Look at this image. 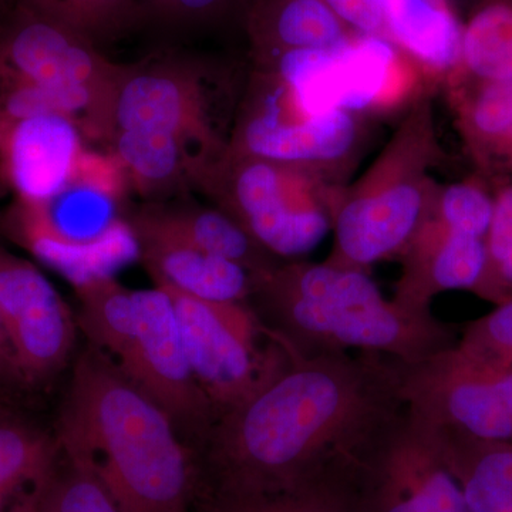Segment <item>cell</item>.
Masks as SVG:
<instances>
[{
    "instance_id": "cell-1",
    "label": "cell",
    "mask_w": 512,
    "mask_h": 512,
    "mask_svg": "<svg viewBox=\"0 0 512 512\" xmlns=\"http://www.w3.org/2000/svg\"><path fill=\"white\" fill-rule=\"evenodd\" d=\"M402 363L375 352H292L278 376L215 420L202 488L274 491L345 478L404 410Z\"/></svg>"
},
{
    "instance_id": "cell-2",
    "label": "cell",
    "mask_w": 512,
    "mask_h": 512,
    "mask_svg": "<svg viewBox=\"0 0 512 512\" xmlns=\"http://www.w3.org/2000/svg\"><path fill=\"white\" fill-rule=\"evenodd\" d=\"M56 436L64 456L99 478L123 512H188L200 497L201 457L92 345L74 365Z\"/></svg>"
},
{
    "instance_id": "cell-3",
    "label": "cell",
    "mask_w": 512,
    "mask_h": 512,
    "mask_svg": "<svg viewBox=\"0 0 512 512\" xmlns=\"http://www.w3.org/2000/svg\"><path fill=\"white\" fill-rule=\"evenodd\" d=\"M262 323L298 355L375 352L417 362L453 346V326L433 312L387 301L369 272L285 261L256 274L248 301Z\"/></svg>"
},
{
    "instance_id": "cell-4",
    "label": "cell",
    "mask_w": 512,
    "mask_h": 512,
    "mask_svg": "<svg viewBox=\"0 0 512 512\" xmlns=\"http://www.w3.org/2000/svg\"><path fill=\"white\" fill-rule=\"evenodd\" d=\"M73 286L90 345L170 416L183 439L204 447L215 412L192 375L170 295L158 286L134 291L111 275Z\"/></svg>"
},
{
    "instance_id": "cell-5",
    "label": "cell",
    "mask_w": 512,
    "mask_h": 512,
    "mask_svg": "<svg viewBox=\"0 0 512 512\" xmlns=\"http://www.w3.org/2000/svg\"><path fill=\"white\" fill-rule=\"evenodd\" d=\"M124 63L56 20L25 6L0 22V114H57L106 148Z\"/></svg>"
},
{
    "instance_id": "cell-6",
    "label": "cell",
    "mask_w": 512,
    "mask_h": 512,
    "mask_svg": "<svg viewBox=\"0 0 512 512\" xmlns=\"http://www.w3.org/2000/svg\"><path fill=\"white\" fill-rule=\"evenodd\" d=\"M444 161L433 96H427L400 117L365 173L342 188L326 262L369 272L399 258L429 214L439 187L433 170Z\"/></svg>"
},
{
    "instance_id": "cell-7",
    "label": "cell",
    "mask_w": 512,
    "mask_h": 512,
    "mask_svg": "<svg viewBox=\"0 0 512 512\" xmlns=\"http://www.w3.org/2000/svg\"><path fill=\"white\" fill-rule=\"evenodd\" d=\"M245 82L231 64L184 50H160L124 63L113 133L171 138L200 168L202 190L227 154Z\"/></svg>"
},
{
    "instance_id": "cell-8",
    "label": "cell",
    "mask_w": 512,
    "mask_h": 512,
    "mask_svg": "<svg viewBox=\"0 0 512 512\" xmlns=\"http://www.w3.org/2000/svg\"><path fill=\"white\" fill-rule=\"evenodd\" d=\"M130 185L109 151L87 148L63 190L42 202L13 201L5 217L9 237L76 282L111 275L137 256L128 225Z\"/></svg>"
},
{
    "instance_id": "cell-9",
    "label": "cell",
    "mask_w": 512,
    "mask_h": 512,
    "mask_svg": "<svg viewBox=\"0 0 512 512\" xmlns=\"http://www.w3.org/2000/svg\"><path fill=\"white\" fill-rule=\"evenodd\" d=\"M343 187L296 165L227 151L201 194L269 254L295 261L332 231Z\"/></svg>"
},
{
    "instance_id": "cell-10",
    "label": "cell",
    "mask_w": 512,
    "mask_h": 512,
    "mask_svg": "<svg viewBox=\"0 0 512 512\" xmlns=\"http://www.w3.org/2000/svg\"><path fill=\"white\" fill-rule=\"evenodd\" d=\"M373 124L349 111L306 109L276 74L251 66L228 153L296 165L346 185L369 146Z\"/></svg>"
},
{
    "instance_id": "cell-11",
    "label": "cell",
    "mask_w": 512,
    "mask_h": 512,
    "mask_svg": "<svg viewBox=\"0 0 512 512\" xmlns=\"http://www.w3.org/2000/svg\"><path fill=\"white\" fill-rule=\"evenodd\" d=\"M252 66L276 74L309 110L349 111L373 123L400 119L436 92L390 40L359 33L333 49L298 50Z\"/></svg>"
},
{
    "instance_id": "cell-12",
    "label": "cell",
    "mask_w": 512,
    "mask_h": 512,
    "mask_svg": "<svg viewBox=\"0 0 512 512\" xmlns=\"http://www.w3.org/2000/svg\"><path fill=\"white\" fill-rule=\"evenodd\" d=\"M161 289L174 303L192 375L215 420L254 396L291 362V350L248 302L202 301Z\"/></svg>"
},
{
    "instance_id": "cell-13",
    "label": "cell",
    "mask_w": 512,
    "mask_h": 512,
    "mask_svg": "<svg viewBox=\"0 0 512 512\" xmlns=\"http://www.w3.org/2000/svg\"><path fill=\"white\" fill-rule=\"evenodd\" d=\"M346 485L355 512H468L436 434L406 407L349 468Z\"/></svg>"
},
{
    "instance_id": "cell-14",
    "label": "cell",
    "mask_w": 512,
    "mask_h": 512,
    "mask_svg": "<svg viewBox=\"0 0 512 512\" xmlns=\"http://www.w3.org/2000/svg\"><path fill=\"white\" fill-rule=\"evenodd\" d=\"M0 320L25 389L62 372L76 345V322L33 262L0 247Z\"/></svg>"
},
{
    "instance_id": "cell-15",
    "label": "cell",
    "mask_w": 512,
    "mask_h": 512,
    "mask_svg": "<svg viewBox=\"0 0 512 512\" xmlns=\"http://www.w3.org/2000/svg\"><path fill=\"white\" fill-rule=\"evenodd\" d=\"M404 407L419 419L485 440L512 441V417L480 363L454 343L402 363Z\"/></svg>"
},
{
    "instance_id": "cell-16",
    "label": "cell",
    "mask_w": 512,
    "mask_h": 512,
    "mask_svg": "<svg viewBox=\"0 0 512 512\" xmlns=\"http://www.w3.org/2000/svg\"><path fill=\"white\" fill-rule=\"evenodd\" d=\"M89 141L73 120L57 114H0V185L13 201L42 202L63 190Z\"/></svg>"
},
{
    "instance_id": "cell-17",
    "label": "cell",
    "mask_w": 512,
    "mask_h": 512,
    "mask_svg": "<svg viewBox=\"0 0 512 512\" xmlns=\"http://www.w3.org/2000/svg\"><path fill=\"white\" fill-rule=\"evenodd\" d=\"M402 275L393 301L413 311H431L440 293L467 291L490 302L487 238L426 217L399 258Z\"/></svg>"
},
{
    "instance_id": "cell-18",
    "label": "cell",
    "mask_w": 512,
    "mask_h": 512,
    "mask_svg": "<svg viewBox=\"0 0 512 512\" xmlns=\"http://www.w3.org/2000/svg\"><path fill=\"white\" fill-rule=\"evenodd\" d=\"M128 225L136 241L137 258L158 288L202 301H248L254 289V272L156 229Z\"/></svg>"
},
{
    "instance_id": "cell-19",
    "label": "cell",
    "mask_w": 512,
    "mask_h": 512,
    "mask_svg": "<svg viewBox=\"0 0 512 512\" xmlns=\"http://www.w3.org/2000/svg\"><path fill=\"white\" fill-rule=\"evenodd\" d=\"M128 224L140 225L188 242L210 254L262 274L281 264L247 229L215 205L192 201L190 195L164 201L141 202L130 208Z\"/></svg>"
},
{
    "instance_id": "cell-20",
    "label": "cell",
    "mask_w": 512,
    "mask_h": 512,
    "mask_svg": "<svg viewBox=\"0 0 512 512\" xmlns=\"http://www.w3.org/2000/svg\"><path fill=\"white\" fill-rule=\"evenodd\" d=\"M384 36L424 74L434 90L456 74L463 23L453 0H376Z\"/></svg>"
},
{
    "instance_id": "cell-21",
    "label": "cell",
    "mask_w": 512,
    "mask_h": 512,
    "mask_svg": "<svg viewBox=\"0 0 512 512\" xmlns=\"http://www.w3.org/2000/svg\"><path fill=\"white\" fill-rule=\"evenodd\" d=\"M244 25L252 62L333 49L355 35L323 0H252Z\"/></svg>"
},
{
    "instance_id": "cell-22",
    "label": "cell",
    "mask_w": 512,
    "mask_h": 512,
    "mask_svg": "<svg viewBox=\"0 0 512 512\" xmlns=\"http://www.w3.org/2000/svg\"><path fill=\"white\" fill-rule=\"evenodd\" d=\"M427 424L460 484L468 512H512V441L478 439Z\"/></svg>"
},
{
    "instance_id": "cell-23",
    "label": "cell",
    "mask_w": 512,
    "mask_h": 512,
    "mask_svg": "<svg viewBox=\"0 0 512 512\" xmlns=\"http://www.w3.org/2000/svg\"><path fill=\"white\" fill-rule=\"evenodd\" d=\"M60 457L56 433L0 407V491L33 500Z\"/></svg>"
},
{
    "instance_id": "cell-24",
    "label": "cell",
    "mask_w": 512,
    "mask_h": 512,
    "mask_svg": "<svg viewBox=\"0 0 512 512\" xmlns=\"http://www.w3.org/2000/svg\"><path fill=\"white\" fill-rule=\"evenodd\" d=\"M453 82H512V0H481L463 23Z\"/></svg>"
},
{
    "instance_id": "cell-25",
    "label": "cell",
    "mask_w": 512,
    "mask_h": 512,
    "mask_svg": "<svg viewBox=\"0 0 512 512\" xmlns=\"http://www.w3.org/2000/svg\"><path fill=\"white\" fill-rule=\"evenodd\" d=\"M200 512H355L346 478L274 491H201Z\"/></svg>"
},
{
    "instance_id": "cell-26",
    "label": "cell",
    "mask_w": 512,
    "mask_h": 512,
    "mask_svg": "<svg viewBox=\"0 0 512 512\" xmlns=\"http://www.w3.org/2000/svg\"><path fill=\"white\" fill-rule=\"evenodd\" d=\"M18 5L62 23L100 49L141 26L137 0H19Z\"/></svg>"
},
{
    "instance_id": "cell-27",
    "label": "cell",
    "mask_w": 512,
    "mask_h": 512,
    "mask_svg": "<svg viewBox=\"0 0 512 512\" xmlns=\"http://www.w3.org/2000/svg\"><path fill=\"white\" fill-rule=\"evenodd\" d=\"M25 512H123L99 478L62 453Z\"/></svg>"
},
{
    "instance_id": "cell-28",
    "label": "cell",
    "mask_w": 512,
    "mask_h": 512,
    "mask_svg": "<svg viewBox=\"0 0 512 512\" xmlns=\"http://www.w3.org/2000/svg\"><path fill=\"white\" fill-rule=\"evenodd\" d=\"M494 205L495 188L476 173L457 183H439L427 217L447 227L487 238Z\"/></svg>"
},
{
    "instance_id": "cell-29",
    "label": "cell",
    "mask_w": 512,
    "mask_h": 512,
    "mask_svg": "<svg viewBox=\"0 0 512 512\" xmlns=\"http://www.w3.org/2000/svg\"><path fill=\"white\" fill-rule=\"evenodd\" d=\"M490 303L512 298V183L495 188L493 221L487 234Z\"/></svg>"
},
{
    "instance_id": "cell-30",
    "label": "cell",
    "mask_w": 512,
    "mask_h": 512,
    "mask_svg": "<svg viewBox=\"0 0 512 512\" xmlns=\"http://www.w3.org/2000/svg\"><path fill=\"white\" fill-rule=\"evenodd\" d=\"M458 345L473 355L512 367V298L467 323Z\"/></svg>"
},
{
    "instance_id": "cell-31",
    "label": "cell",
    "mask_w": 512,
    "mask_h": 512,
    "mask_svg": "<svg viewBox=\"0 0 512 512\" xmlns=\"http://www.w3.org/2000/svg\"><path fill=\"white\" fill-rule=\"evenodd\" d=\"M252 0H175L170 30L215 28L245 13Z\"/></svg>"
},
{
    "instance_id": "cell-32",
    "label": "cell",
    "mask_w": 512,
    "mask_h": 512,
    "mask_svg": "<svg viewBox=\"0 0 512 512\" xmlns=\"http://www.w3.org/2000/svg\"><path fill=\"white\" fill-rule=\"evenodd\" d=\"M23 389L25 386L20 379L15 356L0 320V407H8L10 399Z\"/></svg>"
},
{
    "instance_id": "cell-33",
    "label": "cell",
    "mask_w": 512,
    "mask_h": 512,
    "mask_svg": "<svg viewBox=\"0 0 512 512\" xmlns=\"http://www.w3.org/2000/svg\"><path fill=\"white\" fill-rule=\"evenodd\" d=\"M2 3H3V0H0V5H2Z\"/></svg>"
}]
</instances>
